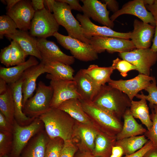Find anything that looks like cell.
Segmentation results:
<instances>
[{"instance_id": "45", "label": "cell", "mask_w": 157, "mask_h": 157, "mask_svg": "<svg viewBox=\"0 0 157 157\" xmlns=\"http://www.w3.org/2000/svg\"><path fill=\"white\" fill-rule=\"evenodd\" d=\"M58 1L67 4L70 6L71 10H74L80 12H82V7L80 4L79 0H58Z\"/></svg>"}, {"instance_id": "19", "label": "cell", "mask_w": 157, "mask_h": 157, "mask_svg": "<svg viewBox=\"0 0 157 157\" xmlns=\"http://www.w3.org/2000/svg\"><path fill=\"white\" fill-rule=\"evenodd\" d=\"M131 41L136 49L149 48L154 34L155 26L137 19L133 22Z\"/></svg>"}, {"instance_id": "9", "label": "cell", "mask_w": 157, "mask_h": 157, "mask_svg": "<svg viewBox=\"0 0 157 157\" xmlns=\"http://www.w3.org/2000/svg\"><path fill=\"white\" fill-rule=\"evenodd\" d=\"M59 28L53 14L44 8L35 11L31 22L30 33L33 37L46 39L53 36Z\"/></svg>"}, {"instance_id": "18", "label": "cell", "mask_w": 157, "mask_h": 157, "mask_svg": "<svg viewBox=\"0 0 157 157\" xmlns=\"http://www.w3.org/2000/svg\"><path fill=\"white\" fill-rule=\"evenodd\" d=\"M123 14L134 15L143 22L155 26L156 21L152 13L146 9L143 0H134L127 2L121 9L113 13L110 18L114 22L118 17Z\"/></svg>"}, {"instance_id": "58", "label": "cell", "mask_w": 157, "mask_h": 157, "mask_svg": "<svg viewBox=\"0 0 157 157\" xmlns=\"http://www.w3.org/2000/svg\"><path fill=\"white\" fill-rule=\"evenodd\" d=\"M3 157H10L8 156L7 155H6L4 156Z\"/></svg>"}, {"instance_id": "54", "label": "cell", "mask_w": 157, "mask_h": 157, "mask_svg": "<svg viewBox=\"0 0 157 157\" xmlns=\"http://www.w3.org/2000/svg\"><path fill=\"white\" fill-rule=\"evenodd\" d=\"M143 157H157V148L154 147L150 149Z\"/></svg>"}, {"instance_id": "51", "label": "cell", "mask_w": 157, "mask_h": 157, "mask_svg": "<svg viewBox=\"0 0 157 157\" xmlns=\"http://www.w3.org/2000/svg\"><path fill=\"white\" fill-rule=\"evenodd\" d=\"M54 0H44V8L51 13L53 12Z\"/></svg>"}, {"instance_id": "37", "label": "cell", "mask_w": 157, "mask_h": 157, "mask_svg": "<svg viewBox=\"0 0 157 157\" xmlns=\"http://www.w3.org/2000/svg\"><path fill=\"white\" fill-rule=\"evenodd\" d=\"M10 44L11 66H15L25 62L27 56L17 42L13 40Z\"/></svg>"}, {"instance_id": "49", "label": "cell", "mask_w": 157, "mask_h": 157, "mask_svg": "<svg viewBox=\"0 0 157 157\" xmlns=\"http://www.w3.org/2000/svg\"><path fill=\"white\" fill-rule=\"evenodd\" d=\"M112 154L118 157H122L123 155V150L120 147L113 146L112 149Z\"/></svg>"}, {"instance_id": "2", "label": "cell", "mask_w": 157, "mask_h": 157, "mask_svg": "<svg viewBox=\"0 0 157 157\" xmlns=\"http://www.w3.org/2000/svg\"><path fill=\"white\" fill-rule=\"evenodd\" d=\"M92 102L120 120L131 104L125 94L106 84L101 87Z\"/></svg>"}, {"instance_id": "23", "label": "cell", "mask_w": 157, "mask_h": 157, "mask_svg": "<svg viewBox=\"0 0 157 157\" xmlns=\"http://www.w3.org/2000/svg\"><path fill=\"white\" fill-rule=\"evenodd\" d=\"M22 83L21 77L15 83L9 85L11 89L14 101L15 119L19 125L24 126L30 124L35 118L27 116L23 111Z\"/></svg>"}, {"instance_id": "7", "label": "cell", "mask_w": 157, "mask_h": 157, "mask_svg": "<svg viewBox=\"0 0 157 157\" xmlns=\"http://www.w3.org/2000/svg\"><path fill=\"white\" fill-rule=\"evenodd\" d=\"M46 78L50 80V85L53 91L51 108H57L62 103L70 99H81L74 80L60 79L49 74Z\"/></svg>"}, {"instance_id": "28", "label": "cell", "mask_w": 157, "mask_h": 157, "mask_svg": "<svg viewBox=\"0 0 157 157\" xmlns=\"http://www.w3.org/2000/svg\"><path fill=\"white\" fill-rule=\"evenodd\" d=\"M116 137L110 136L99 131L95 140V146L92 153L95 156L110 157L112 148L115 146Z\"/></svg>"}, {"instance_id": "12", "label": "cell", "mask_w": 157, "mask_h": 157, "mask_svg": "<svg viewBox=\"0 0 157 157\" xmlns=\"http://www.w3.org/2000/svg\"><path fill=\"white\" fill-rule=\"evenodd\" d=\"M153 77L139 74L135 77L129 80H115L111 79L108 83L109 85L125 94L131 101L140 91L145 90L153 80Z\"/></svg>"}, {"instance_id": "26", "label": "cell", "mask_w": 157, "mask_h": 157, "mask_svg": "<svg viewBox=\"0 0 157 157\" xmlns=\"http://www.w3.org/2000/svg\"><path fill=\"white\" fill-rule=\"evenodd\" d=\"M49 139L45 133L41 131L28 142L22 151L20 157H44Z\"/></svg>"}, {"instance_id": "38", "label": "cell", "mask_w": 157, "mask_h": 157, "mask_svg": "<svg viewBox=\"0 0 157 157\" xmlns=\"http://www.w3.org/2000/svg\"><path fill=\"white\" fill-rule=\"evenodd\" d=\"M156 81L155 77L152 81L145 89L148 94L145 95L142 92L140 94H138L136 97L139 99H144L149 102V105H157V86Z\"/></svg>"}, {"instance_id": "16", "label": "cell", "mask_w": 157, "mask_h": 157, "mask_svg": "<svg viewBox=\"0 0 157 157\" xmlns=\"http://www.w3.org/2000/svg\"><path fill=\"white\" fill-rule=\"evenodd\" d=\"M37 46L43 62L58 61L70 65L75 62V58L73 56L65 54L53 41L46 39L38 38Z\"/></svg>"}, {"instance_id": "47", "label": "cell", "mask_w": 157, "mask_h": 157, "mask_svg": "<svg viewBox=\"0 0 157 157\" xmlns=\"http://www.w3.org/2000/svg\"><path fill=\"white\" fill-rule=\"evenodd\" d=\"M32 6L36 11L44 8V0H32L31 1Z\"/></svg>"}, {"instance_id": "31", "label": "cell", "mask_w": 157, "mask_h": 157, "mask_svg": "<svg viewBox=\"0 0 157 157\" xmlns=\"http://www.w3.org/2000/svg\"><path fill=\"white\" fill-rule=\"evenodd\" d=\"M82 70L100 86L108 83L114 70L111 66L101 67L94 64L91 65L87 68Z\"/></svg>"}, {"instance_id": "1", "label": "cell", "mask_w": 157, "mask_h": 157, "mask_svg": "<svg viewBox=\"0 0 157 157\" xmlns=\"http://www.w3.org/2000/svg\"><path fill=\"white\" fill-rule=\"evenodd\" d=\"M39 118L44 123L49 138H60L64 141L72 140L76 120L66 112L51 108Z\"/></svg>"}, {"instance_id": "17", "label": "cell", "mask_w": 157, "mask_h": 157, "mask_svg": "<svg viewBox=\"0 0 157 157\" xmlns=\"http://www.w3.org/2000/svg\"><path fill=\"white\" fill-rule=\"evenodd\" d=\"M83 14L89 18L110 28H113L114 24L109 17V11L107 5L97 0H82Z\"/></svg>"}, {"instance_id": "39", "label": "cell", "mask_w": 157, "mask_h": 157, "mask_svg": "<svg viewBox=\"0 0 157 157\" xmlns=\"http://www.w3.org/2000/svg\"><path fill=\"white\" fill-rule=\"evenodd\" d=\"M13 141L12 133L0 131V157L7 155L11 151Z\"/></svg>"}, {"instance_id": "43", "label": "cell", "mask_w": 157, "mask_h": 157, "mask_svg": "<svg viewBox=\"0 0 157 157\" xmlns=\"http://www.w3.org/2000/svg\"><path fill=\"white\" fill-rule=\"evenodd\" d=\"M154 147L152 142L148 140L140 149L132 154L125 156L123 157H143L148 151Z\"/></svg>"}, {"instance_id": "4", "label": "cell", "mask_w": 157, "mask_h": 157, "mask_svg": "<svg viewBox=\"0 0 157 157\" xmlns=\"http://www.w3.org/2000/svg\"><path fill=\"white\" fill-rule=\"evenodd\" d=\"M71 10L67 3L55 0L53 14L59 25L65 28L68 36L90 44V40L84 36L82 27L72 15Z\"/></svg>"}, {"instance_id": "36", "label": "cell", "mask_w": 157, "mask_h": 157, "mask_svg": "<svg viewBox=\"0 0 157 157\" xmlns=\"http://www.w3.org/2000/svg\"><path fill=\"white\" fill-rule=\"evenodd\" d=\"M17 27L14 21L8 15H3L0 16V38L3 36L15 33Z\"/></svg>"}, {"instance_id": "34", "label": "cell", "mask_w": 157, "mask_h": 157, "mask_svg": "<svg viewBox=\"0 0 157 157\" xmlns=\"http://www.w3.org/2000/svg\"><path fill=\"white\" fill-rule=\"evenodd\" d=\"M151 109L150 114L152 125L149 130H147L144 134L146 138L153 143L154 147L157 148V105H149Z\"/></svg>"}, {"instance_id": "56", "label": "cell", "mask_w": 157, "mask_h": 157, "mask_svg": "<svg viewBox=\"0 0 157 157\" xmlns=\"http://www.w3.org/2000/svg\"><path fill=\"white\" fill-rule=\"evenodd\" d=\"M154 0H143L144 5H151L154 3Z\"/></svg>"}, {"instance_id": "3", "label": "cell", "mask_w": 157, "mask_h": 157, "mask_svg": "<svg viewBox=\"0 0 157 157\" xmlns=\"http://www.w3.org/2000/svg\"><path fill=\"white\" fill-rule=\"evenodd\" d=\"M80 101L84 110L96 127L110 136L116 137L122 128L121 120L92 101Z\"/></svg>"}, {"instance_id": "21", "label": "cell", "mask_w": 157, "mask_h": 157, "mask_svg": "<svg viewBox=\"0 0 157 157\" xmlns=\"http://www.w3.org/2000/svg\"><path fill=\"white\" fill-rule=\"evenodd\" d=\"M74 80L76 83L78 92L81 96V100L86 101H92L101 87L83 72L82 69L74 76Z\"/></svg>"}, {"instance_id": "13", "label": "cell", "mask_w": 157, "mask_h": 157, "mask_svg": "<svg viewBox=\"0 0 157 157\" xmlns=\"http://www.w3.org/2000/svg\"><path fill=\"white\" fill-rule=\"evenodd\" d=\"M76 18L80 23L84 36L88 39L90 40L92 37L95 36L127 39L130 38L131 32H119L106 26H97L93 23L89 17L84 14H78Z\"/></svg>"}, {"instance_id": "14", "label": "cell", "mask_w": 157, "mask_h": 157, "mask_svg": "<svg viewBox=\"0 0 157 157\" xmlns=\"http://www.w3.org/2000/svg\"><path fill=\"white\" fill-rule=\"evenodd\" d=\"M35 12L31 1L20 0L13 8L7 11L6 14L14 21L19 30L27 31L30 29Z\"/></svg>"}, {"instance_id": "11", "label": "cell", "mask_w": 157, "mask_h": 157, "mask_svg": "<svg viewBox=\"0 0 157 157\" xmlns=\"http://www.w3.org/2000/svg\"><path fill=\"white\" fill-rule=\"evenodd\" d=\"M90 44L98 53L106 50L110 53L130 51L136 49L131 40L115 37L95 36L90 40Z\"/></svg>"}, {"instance_id": "55", "label": "cell", "mask_w": 157, "mask_h": 157, "mask_svg": "<svg viewBox=\"0 0 157 157\" xmlns=\"http://www.w3.org/2000/svg\"><path fill=\"white\" fill-rule=\"evenodd\" d=\"M20 0H5L7 5V11L11 9Z\"/></svg>"}, {"instance_id": "5", "label": "cell", "mask_w": 157, "mask_h": 157, "mask_svg": "<svg viewBox=\"0 0 157 157\" xmlns=\"http://www.w3.org/2000/svg\"><path fill=\"white\" fill-rule=\"evenodd\" d=\"M53 92L50 85L39 81L35 94L27 101L23 106V113L27 116L35 118L46 112L51 108Z\"/></svg>"}, {"instance_id": "42", "label": "cell", "mask_w": 157, "mask_h": 157, "mask_svg": "<svg viewBox=\"0 0 157 157\" xmlns=\"http://www.w3.org/2000/svg\"><path fill=\"white\" fill-rule=\"evenodd\" d=\"M11 45L10 44L1 49L0 53V61L1 63L6 67H11Z\"/></svg>"}, {"instance_id": "33", "label": "cell", "mask_w": 157, "mask_h": 157, "mask_svg": "<svg viewBox=\"0 0 157 157\" xmlns=\"http://www.w3.org/2000/svg\"><path fill=\"white\" fill-rule=\"evenodd\" d=\"M0 112L13 125L15 109L11 88L9 85L7 91L0 94Z\"/></svg>"}, {"instance_id": "46", "label": "cell", "mask_w": 157, "mask_h": 157, "mask_svg": "<svg viewBox=\"0 0 157 157\" xmlns=\"http://www.w3.org/2000/svg\"><path fill=\"white\" fill-rule=\"evenodd\" d=\"M102 1L105 2L108 8L113 13L116 12L119 9L118 3L115 0H104Z\"/></svg>"}, {"instance_id": "25", "label": "cell", "mask_w": 157, "mask_h": 157, "mask_svg": "<svg viewBox=\"0 0 157 157\" xmlns=\"http://www.w3.org/2000/svg\"><path fill=\"white\" fill-rule=\"evenodd\" d=\"M57 108L66 112L79 122L96 128L84 110L81 101L78 99H73L65 101Z\"/></svg>"}, {"instance_id": "10", "label": "cell", "mask_w": 157, "mask_h": 157, "mask_svg": "<svg viewBox=\"0 0 157 157\" xmlns=\"http://www.w3.org/2000/svg\"><path fill=\"white\" fill-rule=\"evenodd\" d=\"M118 54L122 59L133 65L139 74L148 76H150L151 67L157 61V52L150 48L136 49Z\"/></svg>"}, {"instance_id": "27", "label": "cell", "mask_w": 157, "mask_h": 157, "mask_svg": "<svg viewBox=\"0 0 157 157\" xmlns=\"http://www.w3.org/2000/svg\"><path fill=\"white\" fill-rule=\"evenodd\" d=\"M124 123L122 129L116 136L117 140L132 136L144 135L147 130L138 124L131 114L129 108L123 116Z\"/></svg>"}, {"instance_id": "40", "label": "cell", "mask_w": 157, "mask_h": 157, "mask_svg": "<svg viewBox=\"0 0 157 157\" xmlns=\"http://www.w3.org/2000/svg\"><path fill=\"white\" fill-rule=\"evenodd\" d=\"M111 66L114 70H118L123 77H126L128 75L127 73L130 71L136 70V67L127 61L118 58L113 60Z\"/></svg>"}, {"instance_id": "41", "label": "cell", "mask_w": 157, "mask_h": 157, "mask_svg": "<svg viewBox=\"0 0 157 157\" xmlns=\"http://www.w3.org/2000/svg\"><path fill=\"white\" fill-rule=\"evenodd\" d=\"M78 150L72 140L64 141V144L59 157H74Z\"/></svg>"}, {"instance_id": "35", "label": "cell", "mask_w": 157, "mask_h": 157, "mask_svg": "<svg viewBox=\"0 0 157 157\" xmlns=\"http://www.w3.org/2000/svg\"><path fill=\"white\" fill-rule=\"evenodd\" d=\"M64 144V141L60 138H49L44 157H59Z\"/></svg>"}, {"instance_id": "29", "label": "cell", "mask_w": 157, "mask_h": 157, "mask_svg": "<svg viewBox=\"0 0 157 157\" xmlns=\"http://www.w3.org/2000/svg\"><path fill=\"white\" fill-rule=\"evenodd\" d=\"M43 62L46 73L60 79L74 80V70L70 65L56 61Z\"/></svg>"}, {"instance_id": "15", "label": "cell", "mask_w": 157, "mask_h": 157, "mask_svg": "<svg viewBox=\"0 0 157 157\" xmlns=\"http://www.w3.org/2000/svg\"><path fill=\"white\" fill-rule=\"evenodd\" d=\"M100 130L97 128L76 121L72 140L78 150L92 153L96 137Z\"/></svg>"}, {"instance_id": "50", "label": "cell", "mask_w": 157, "mask_h": 157, "mask_svg": "<svg viewBox=\"0 0 157 157\" xmlns=\"http://www.w3.org/2000/svg\"><path fill=\"white\" fill-rule=\"evenodd\" d=\"M74 157H98L94 156L92 153L86 151L78 150Z\"/></svg>"}, {"instance_id": "8", "label": "cell", "mask_w": 157, "mask_h": 157, "mask_svg": "<svg viewBox=\"0 0 157 157\" xmlns=\"http://www.w3.org/2000/svg\"><path fill=\"white\" fill-rule=\"evenodd\" d=\"M63 47L70 51L75 58L83 61L88 62L98 58V53L90 44L83 42L69 36L55 33L53 35Z\"/></svg>"}, {"instance_id": "44", "label": "cell", "mask_w": 157, "mask_h": 157, "mask_svg": "<svg viewBox=\"0 0 157 157\" xmlns=\"http://www.w3.org/2000/svg\"><path fill=\"white\" fill-rule=\"evenodd\" d=\"M13 125L0 112V131L13 133Z\"/></svg>"}, {"instance_id": "57", "label": "cell", "mask_w": 157, "mask_h": 157, "mask_svg": "<svg viewBox=\"0 0 157 157\" xmlns=\"http://www.w3.org/2000/svg\"><path fill=\"white\" fill-rule=\"evenodd\" d=\"M110 157H118L111 154V155Z\"/></svg>"}, {"instance_id": "6", "label": "cell", "mask_w": 157, "mask_h": 157, "mask_svg": "<svg viewBox=\"0 0 157 157\" xmlns=\"http://www.w3.org/2000/svg\"><path fill=\"white\" fill-rule=\"evenodd\" d=\"M44 123L38 117L29 124L22 126L15 119L13 124V141L11 154L12 157H19L30 140L41 131Z\"/></svg>"}, {"instance_id": "48", "label": "cell", "mask_w": 157, "mask_h": 157, "mask_svg": "<svg viewBox=\"0 0 157 157\" xmlns=\"http://www.w3.org/2000/svg\"><path fill=\"white\" fill-rule=\"evenodd\" d=\"M147 8L152 13L156 21H157V0H154L152 4L147 5Z\"/></svg>"}, {"instance_id": "20", "label": "cell", "mask_w": 157, "mask_h": 157, "mask_svg": "<svg viewBox=\"0 0 157 157\" xmlns=\"http://www.w3.org/2000/svg\"><path fill=\"white\" fill-rule=\"evenodd\" d=\"M45 73L46 72L44 64L41 61L38 64L27 69L23 74L21 77L22 80L23 107L27 101L32 97L36 89V82L38 78Z\"/></svg>"}, {"instance_id": "22", "label": "cell", "mask_w": 157, "mask_h": 157, "mask_svg": "<svg viewBox=\"0 0 157 157\" xmlns=\"http://www.w3.org/2000/svg\"><path fill=\"white\" fill-rule=\"evenodd\" d=\"M5 36L16 41L27 56L30 55L34 56L41 61L42 56L37 46V39L27 31L17 30L14 34Z\"/></svg>"}, {"instance_id": "24", "label": "cell", "mask_w": 157, "mask_h": 157, "mask_svg": "<svg viewBox=\"0 0 157 157\" xmlns=\"http://www.w3.org/2000/svg\"><path fill=\"white\" fill-rule=\"evenodd\" d=\"M36 58L31 56L24 62L10 67H0V78L4 79L8 85L13 83L21 77L24 72L28 68L39 64Z\"/></svg>"}, {"instance_id": "32", "label": "cell", "mask_w": 157, "mask_h": 157, "mask_svg": "<svg viewBox=\"0 0 157 157\" xmlns=\"http://www.w3.org/2000/svg\"><path fill=\"white\" fill-rule=\"evenodd\" d=\"M148 140L144 135L132 136L117 140L115 146L122 148L123 155H128L140 149Z\"/></svg>"}, {"instance_id": "52", "label": "cell", "mask_w": 157, "mask_h": 157, "mask_svg": "<svg viewBox=\"0 0 157 157\" xmlns=\"http://www.w3.org/2000/svg\"><path fill=\"white\" fill-rule=\"evenodd\" d=\"M151 49L155 52H157V21H156L155 31Z\"/></svg>"}, {"instance_id": "30", "label": "cell", "mask_w": 157, "mask_h": 157, "mask_svg": "<svg viewBox=\"0 0 157 157\" xmlns=\"http://www.w3.org/2000/svg\"><path fill=\"white\" fill-rule=\"evenodd\" d=\"M129 109L133 117L139 119L142 124L146 126L147 130H149L152 123L147 101L143 98L138 101L133 100L131 101Z\"/></svg>"}, {"instance_id": "53", "label": "cell", "mask_w": 157, "mask_h": 157, "mask_svg": "<svg viewBox=\"0 0 157 157\" xmlns=\"http://www.w3.org/2000/svg\"><path fill=\"white\" fill-rule=\"evenodd\" d=\"M3 79L0 78V94L5 93L7 90L8 85Z\"/></svg>"}]
</instances>
